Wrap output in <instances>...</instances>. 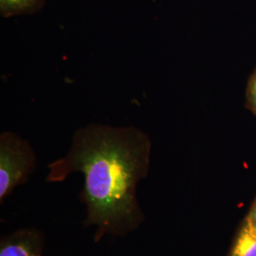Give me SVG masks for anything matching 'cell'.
Masks as SVG:
<instances>
[{
	"label": "cell",
	"mask_w": 256,
	"mask_h": 256,
	"mask_svg": "<svg viewBox=\"0 0 256 256\" xmlns=\"http://www.w3.org/2000/svg\"><path fill=\"white\" fill-rule=\"evenodd\" d=\"M151 153V140L142 129L92 124L74 132L66 154L48 165L46 180L82 174L84 224L94 230V242L124 238L146 221L137 191L149 174Z\"/></svg>",
	"instance_id": "cell-1"
},
{
	"label": "cell",
	"mask_w": 256,
	"mask_h": 256,
	"mask_svg": "<svg viewBox=\"0 0 256 256\" xmlns=\"http://www.w3.org/2000/svg\"><path fill=\"white\" fill-rule=\"evenodd\" d=\"M36 167V151L18 134L4 131L0 134V203L27 182Z\"/></svg>",
	"instance_id": "cell-2"
},
{
	"label": "cell",
	"mask_w": 256,
	"mask_h": 256,
	"mask_svg": "<svg viewBox=\"0 0 256 256\" xmlns=\"http://www.w3.org/2000/svg\"><path fill=\"white\" fill-rule=\"evenodd\" d=\"M45 236L36 228H21L0 239V256H44Z\"/></svg>",
	"instance_id": "cell-3"
},
{
	"label": "cell",
	"mask_w": 256,
	"mask_h": 256,
	"mask_svg": "<svg viewBox=\"0 0 256 256\" xmlns=\"http://www.w3.org/2000/svg\"><path fill=\"white\" fill-rule=\"evenodd\" d=\"M44 0H0V12L4 18L36 12L43 6Z\"/></svg>",
	"instance_id": "cell-4"
},
{
	"label": "cell",
	"mask_w": 256,
	"mask_h": 256,
	"mask_svg": "<svg viewBox=\"0 0 256 256\" xmlns=\"http://www.w3.org/2000/svg\"><path fill=\"white\" fill-rule=\"evenodd\" d=\"M230 256H256V232L247 220L239 232Z\"/></svg>",
	"instance_id": "cell-5"
},
{
	"label": "cell",
	"mask_w": 256,
	"mask_h": 256,
	"mask_svg": "<svg viewBox=\"0 0 256 256\" xmlns=\"http://www.w3.org/2000/svg\"><path fill=\"white\" fill-rule=\"evenodd\" d=\"M246 106L248 110L256 116V68L248 81Z\"/></svg>",
	"instance_id": "cell-6"
},
{
	"label": "cell",
	"mask_w": 256,
	"mask_h": 256,
	"mask_svg": "<svg viewBox=\"0 0 256 256\" xmlns=\"http://www.w3.org/2000/svg\"><path fill=\"white\" fill-rule=\"evenodd\" d=\"M247 221L248 222V224L252 226V228L256 232V202L248 216Z\"/></svg>",
	"instance_id": "cell-7"
}]
</instances>
